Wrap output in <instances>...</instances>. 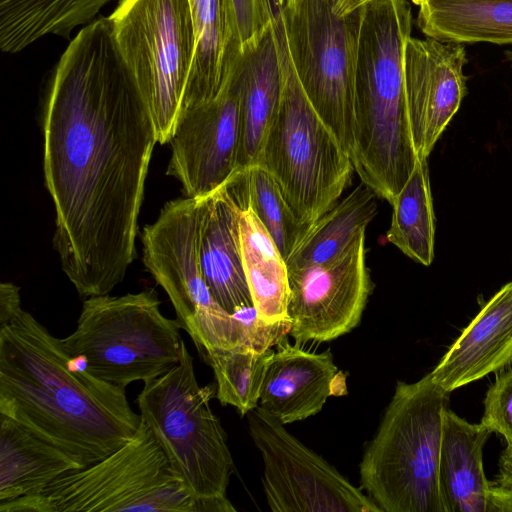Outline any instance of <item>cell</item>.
Masks as SVG:
<instances>
[{"mask_svg": "<svg viewBox=\"0 0 512 512\" xmlns=\"http://www.w3.org/2000/svg\"><path fill=\"white\" fill-rule=\"evenodd\" d=\"M42 127L62 270L80 297L109 294L136 255L158 136L108 17L84 26L61 55L44 93Z\"/></svg>", "mask_w": 512, "mask_h": 512, "instance_id": "6da1fadb", "label": "cell"}, {"mask_svg": "<svg viewBox=\"0 0 512 512\" xmlns=\"http://www.w3.org/2000/svg\"><path fill=\"white\" fill-rule=\"evenodd\" d=\"M0 414L83 468L129 441L141 415L125 388L90 374L31 313L0 328Z\"/></svg>", "mask_w": 512, "mask_h": 512, "instance_id": "7a4b0ae2", "label": "cell"}, {"mask_svg": "<svg viewBox=\"0 0 512 512\" xmlns=\"http://www.w3.org/2000/svg\"><path fill=\"white\" fill-rule=\"evenodd\" d=\"M411 27L408 0H372L363 6L350 158L361 182L389 203L408 181L418 160L404 79Z\"/></svg>", "mask_w": 512, "mask_h": 512, "instance_id": "3957f363", "label": "cell"}, {"mask_svg": "<svg viewBox=\"0 0 512 512\" xmlns=\"http://www.w3.org/2000/svg\"><path fill=\"white\" fill-rule=\"evenodd\" d=\"M449 394L430 373L398 381L360 466V483L381 512H447L439 462Z\"/></svg>", "mask_w": 512, "mask_h": 512, "instance_id": "277c9868", "label": "cell"}, {"mask_svg": "<svg viewBox=\"0 0 512 512\" xmlns=\"http://www.w3.org/2000/svg\"><path fill=\"white\" fill-rule=\"evenodd\" d=\"M216 384L200 386L184 341L179 362L144 383L137 396L142 421L201 512H235L226 497L234 471L225 431L211 408Z\"/></svg>", "mask_w": 512, "mask_h": 512, "instance_id": "5b68a950", "label": "cell"}, {"mask_svg": "<svg viewBox=\"0 0 512 512\" xmlns=\"http://www.w3.org/2000/svg\"><path fill=\"white\" fill-rule=\"evenodd\" d=\"M273 26L282 90L257 164L272 176L296 218L312 225L339 201L354 167L302 89L287 50L280 10Z\"/></svg>", "mask_w": 512, "mask_h": 512, "instance_id": "8992f818", "label": "cell"}, {"mask_svg": "<svg viewBox=\"0 0 512 512\" xmlns=\"http://www.w3.org/2000/svg\"><path fill=\"white\" fill-rule=\"evenodd\" d=\"M160 305L153 288L88 297L63 344L97 378L125 389L135 381L146 383L169 371L181 356V326Z\"/></svg>", "mask_w": 512, "mask_h": 512, "instance_id": "52a82bcc", "label": "cell"}, {"mask_svg": "<svg viewBox=\"0 0 512 512\" xmlns=\"http://www.w3.org/2000/svg\"><path fill=\"white\" fill-rule=\"evenodd\" d=\"M37 495L42 512H201L143 421L109 456L62 475Z\"/></svg>", "mask_w": 512, "mask_h": 512, "instance_id": "ba28073f", "label": "cell"}, {"mask_svg": "<svg viewBox=\"0 0 512 512\" xmlns=\"http://www.w3.org/2000/svg\"><path fill=\"white\" fill-rule=\"evenodd\" d=\"M363 6L341 14L334 0H282L287 50L304 93L351 156L354 82ZM351 159V158H350Z\"/></svg>", "mask_w": 512, "mask_h": 512, "instance_id": "9c48e42d", "label": "cell"}, {"mask_svg": "<svg viewBox=\"0 0 512 512\" xmlns=\"http://www.w3.org/2000/svg\"><path fill=\"white\" fill-rule=\"evenodd\" d=\"M120 54L170 142L195 55L189 0H119L108 16Z\"/></svg>", "mask_w": 512, "mask_h": 512, "instance_id": "30bf717a", "label": "cell"}, {"mask_svg": "<svg viewBox=\"0 0 512 512\" xmlns=\"http://www.w3.org/2000/svg\"><path fill=\"white\" fill-rule=\"evenodd\" d=\"M199 198L166 203L156 221L144 227L143 263L168 295L177 321L203 358L216 349L246 343L241 322L212 295L199 257Z\"/></svg>", "mask_w": 512, "mask_h": 512, "instance_id": "8fae6325", "label": "cell"}, {"mask_svg": "<svg viewBox=\"0 0 512 512\" xmlns=\"http://www.w3.org/2000/svg\"><path fill=\"white\" fill-rule=\"evenodd\" d=\"M246 416L250 436L262 456V484L272 511L381 512L369 496L271 414L258 406Z\"/></svg>", "mask_w": 512, "mask_h": 512, "instance_id": "7c38bea8", "label": "cell"}, {"mask_svg": "<svg viewBox=\"0 0 512 512\" xmlns=\"http://www.w3.org/2000/svg\"><path fill=\"white\" fill-rule=\"evenodd\" d=\"M289 335L295 343L334 340L357 327L372 292L365 232L324 264L288 270Z\"/></svg>", "mask_w": 512, "mask_h": 512, "instance_id": "4fadbf2b", "label": "cell"}, {"mask_svg": "<svg viewBox=\"0 0 512 512\" xmlns=\"http://www.w3.org/2000/svg\"><path fill=\"white\" fill-rule=\"evenodd\" d=\"M236 60L216 96L180 109L169 142L167 175L181 183L186 197H206L238 172L240 115Z\"/></svg>", "mask_w": 512, "mask_h": 512, "instance_id": "5bb4252c", "label": "cell"}, {"mask_svg": "<svg viewBox=\"0 0 512 512\" xmlns=\"http://www.w3.org/2000/svg\"><path fill=\"white\" fill-rule=\"evenodd\" d=\"M463 44L410 37L404 54L405 92L413 144L428 158L466 93Z\"/></svg>", "mask_w": 512, "mask_h": 512, "instance_id": "9a60e30c", "label": "cell"}, {"mask_svg": "<svg viewBox=\"0 0 512 512\" xmlns=\"http://www.w3.org/2000/svg\"><path fill=\"white\" fill-rule=\"evenodd\" d=\"M300 345L287 336L276 345L260 394L258 406L284 425L317 414L330 396L347 394L346 374L330 349L317 353Z\"/></svg>", "mask_w": 512, "mask_h": 512, "instance_id": "2e32d148", "label": "cell"}, {"mask_svg": "<svg viewBox=\"0 0 512 512\" xmlns=\"http://www.w3.org/2000/svg\"><path fill=\"white\" fill-rule=\"evenodd\" d=\"M199 257L204 279L216 301L229 313L253 305L241 252L242 201L235 175L199 198Z\"/></svg>", "mask_w": 512, "mask_h": 512, "instance_id": "e0dca14e", "label": "cell"}, {"mask_svg": "<svg viewBox=\"0 0 512 512\" xmlns=\"http://www.w3.org/2000/svg\"><path fill=\"white\" fill-rule=\"evenodd\" d=\"M512 365V282L502 286L430 372L446 392Z\"/></svg>", "mask_w": 512, "mask_h": 512, "instance_id": "ac0fdd59", "label": "cell"}, {"mask_svg": "<svg viewBox=\"0 0 512 512\" xmlns=\"http://www.w3.org/2000/svg\"><path fill=\"white\" fill-rule=\"evenodd\" d=\"M235 78L240 115L239 172L257 165L280 103L282 72L273 23L254 47L238 55Z\"/></svg>", "mask_w": 512, "mask_h": 512, "instance_id": "d6986e66", "label": "cell"}, {"mask_svg": "<svg viewBox=\"0 0 512 512\" xmlns=\"http://www.w3.org/2000/svg\"><path fill=\"white\" fill-rule=\"evenodd\" d=\"M493 432L445 410L439 477L447 512H487L492 482L483 469V448Z\"/></svg>", "mask_w": 512, "mask_h": 512, "instance_id": "ffe728a7", "label": "cell"}, {"mask_svg": "<svg viewBox=\"0 0 512 512\" xmlns=\"http://www.w3.org/2000/svg\"><path fill=\"white\" fill-rule=\"evenodd\" d=\"M81 468L70 455L0 414V502L40 493Z\"/></svg>", "mask_w": 512, "mask_h": 512, "instance_id": "44dd1931", "label": "cell"}, {"mask_svg": "<svg viewBox=\"0 0 512 512\" xmlns=\"http://www.w3.org/2000/svg\"><path fill=\"white\" fill-rule=\"evenodd\" d=\"M236 182L242 201L239 220L242 262L253 306L265 322L290 320L286 262L247 202L242 173L236 177Z\"/></svg>", "mask_w": 512, "mask_h": 512, "instance_id": "7402d4cb", "label": "cell"}, {"mask_svg": "<svg viewBox=\"0 0 512 512\" xmlns=\"http://www.w3.org/2000/svg\"><path fill=\"white\" fill-rule=\"evenodd\" d=\"M423 34L442 42L512 44V0H419Z\"/></svg>", "mask_w": 512, "mask_h": 512, "instance_id": "603a6c76", "label": "cell"}, {"mask_svg": "<svg viewBox=\"0 0 512 512\" xmlns=\"http://www.w3.org/2000/svg\"><path fill=\"white\" fill-rule=\"evenodd\" d=\"M112 0H0V48L19 52L47 36L69 37Z\"/></svg>", "mask_w": 512, "mask_h": 512, "instance_id": "cb8c5ba5", "label": "cell"}, {"mask_svg": "<svg viewBox=\"0 0 512 512\" xmlns=\"http://www.w3.org/2000/svg\"><path fill=\"white\" fill-rule=\"evenodd\" d=\"M377 195L360 183L317 219L286 261L288 270L320 265L344 253L377 213Z\"/></svg>", "mask_w": 512, "mask_h": 512, "instance_id": "d4e9b609", "label": "cell"}, {"mask_svg": "<svg viewBox=\"0 0 512 512\" xmlns=\"http://www.w3.org/2000/svg\"><path fill=\"white\" fill-rule=\"evenodd\" d=\"M189 4L195 55L181 107L216 96L239 55L231 44L223 0H189Z\"/></svg>", "mask_w": 512, "mask_h": 512, "instance_id": "484cf974", "label": "cell"}, {"mask_svg": "<svg viewBox=\"0 0 512 512\" xmlns=\"http://www.w3.org/2000/svg\"><path fill=\"white\" fill-rule=\"evenodd\" d=\"M392 206L387 240L413 261L429 266L434 259L435 215L427 158L416 165Z\"/></svg>", "mask_w": 512, "mask_h": 512, "instance_id": "4316f807", "label": "cell"}, {"mask_svg": "<svg viewBox=\"0 0 512 512\" xmlns=\"http://www.w3.org/2000/svg\"><path fill=\"white\" fill-rule=\"evenodd\" d=\"M273 353L272 348L259 351L245 346L207 353L203 360L213 370L219 402L235 407L241 416L257 408Z\"/></svg>", "mask_w": 512, "mask_h": 512, "instance_id": "83f0119b", "label": "cell"}, {"mask_svg": "<svg viewBox=\"0 0 512 512\" xmlns=\"http://www.w3.org/2000/svg\"><path fill=\"white\" fill-rule=\"evenodd\" d=\"M241 173L248 204L286 262L312 225L296 218L278 185L261 165H253Z\"/></svg>", "mask_w": 512, "mask_h": 512, "instance_id": "f1b7e54d", "label": "cell"}, {"mask_svg": "<svg viewBox=\"0 0 512 512\" xmlns=\"http://www.w3.org/2000/svg\"><path fill=\"white\" fill-rule=\"evenodd\" d=\"M233 48L244 53L254 47L272 25L280 0H223Z\"/></svg>", "mask_w": 512, "mask_h": 512, "instance_id": "f546056e", "label": "cell"}, {"mask_svg": "<svg viewBox=\"0 0 512 512\" xmlns=\"http://www.w3.org/2000/svg\"><path fill=\"white\" fill-rule=\"evenodd\" d=\"M481 422L512 444V368L502 372L489 387Z\"/></svg>", "mask_w": 512, "mask_h": 512, "instance_id": "4dcf8cb0", "label": "cell"}, {"mask_svg": "<svg viewBox=\"0 0 512 512\" xmlns=\"http://www.w3.org/2000/svg\"><path fill=\"white\" fill-rule=\"evenodd\" d=\"M23 311L19 287L10 282L0 285V328L10 323Z\"/></svg>", "mask_w": 512, "mask_h": 512, "instance_id": "1f68e13d", "label": "cell"}, {"mask_svg": "<svg viewBox=\"0 0 512 512\" xmlns=\"http://www.w3.org/2000/svg\"><path fill=\"white\" fill-rule=\"evenodd\" d=\"M487 512H512V489L496 482L492 483Z\"/></svg>", "mask_w": 512, "mask_h": 512, "instance_id": "d6a6232c", "label": "cell"}, {"mask_svg": "<svg viewBox=\"0 0 512 512\" xmlns=\"http://www.w3.org/2000/svg\"><path fill=\"white\" fill-rule=\"evenodd\" d=\"M499 474L496 483L512 489V444H507L498 462Z\"/></svg>", "mask_w": 512, "mask_h": 512, "instance_id": "836d02e7", "label": "cell"}, {"mask_svg": "<svg viewBox=\"0 0 512 512\" xmlns=\"http://www.w3.org/2000/svg\"><path fill=\"white\" fill-rule=\"evenodd\" d=\"M372 0H334L336 9L343 15L349 14Z\"/></svg>", "mask_w": 512, "mask_h": 512, "instance_id": "e575fe53", "label": "cell"}, {"mask_svg": "<svg viewBox=\"0 0 512 512\" xmlns=\"http://www.w3.org/2000/svg\"><path fill=\"white\" fill-rule=\"evenodd\" d=\"M506 56H507L508 60L512 63V51H507Z\"/></svg>", "mask_w": 512, "mask_h": 512, "instance_id": "d590c367", "label": "cell"}, {"mask_svg": "<svg viewBox=\"0 0 512 512\" xmlns=\"http://www.w3.org/2000/svg\"><path fill=\"white\" fill-rule=\"evenodd\" d=\"M408 1H411V2H413L414 4H417L419 0H408Z\"/></svg>", "mask_w": 512, "mask_h": 512, "instance_id": "8d00e7d4", "label": "cell"}, {"mask_svg": "<svg viewBox=\"0 0 512 512\" xmlns=\"http://www.w3.org/2000/svg\"><path fill=\"white\" fill-rule=\"evenodd\" d=\"M281 1H282V0H280V2H281Z\"/></svg>", "mask_w": 512, "mask_h": 512, "instance_id": "74e56055", "label": "cell"}, {"mask_svg": "<svg viewBox=\"0 0 512 512\" xmlns=\"http://www.w3.org/2000/svg\"><path fill=\"white\" fill-rule=\"evenodd\" d=\"M119 1V0H118Z\"/></svg>", "mask_w": 512, "mask_h": 512, "instance_id": "f35d334b", "label": "cell"}]
</instances>
